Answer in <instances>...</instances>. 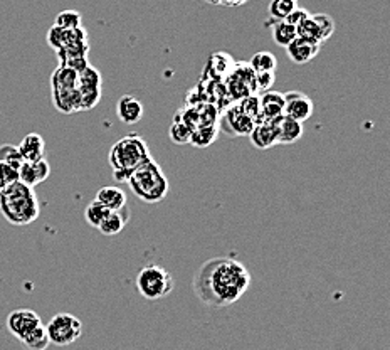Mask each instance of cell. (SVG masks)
I'll return each mask as SVG.
<instances>
[{"label":"cell","instance_id":"cell-1","mask_svg":"<svg viewBox=\"0 0 390 350\" xmlns=\"http://www.w3.org/2000/svg\"><path fill=\"white\" fill-rule=\"evenodd\" d=\"M251 285V273L232 258H212L194 276V290L200 302L209 307H229L236 303Z\"/></svg>","mask_w":390,"mask_h":350},{"label":"cell","instance_id":"cell-2","mask_svg":"<svg viewBox=\"0 0 390 350\" xmlns=\"http://www.w3.org/2000/svg\"><path fill=\"white\" fill-rule=\"evenodd\" d=\"M0 214L12 226H29L40 214L39 199L34 188L21 181L0 191Z\"/></svg>","mask_w":390,"mask_h":350},{"label":"cell","instance_id":"cell-3","mask_svg":"<svg viewBox=\"0 0 390 350\" xmlns=\"http://www.w3.org/2000/svg\"><path fill=\"white\" fill-rule=\"evenodd\" d=\"M128 186L138 199L148 204H155L165 199L168 194V181L164 170L151 157L143 160L137 169L130 174Z\"/></svg>","mask_w":390,"mask_h":350},{"label":"cell","instance_id":"cell-4","mask_svg":"<svg viewBox=\"0 0 390 350\" xmlns=\"http://www.w3.org/2000/svg\"><path fill=\"white\" fill-rule=\"evenodd\" d=\"M150 157L147 142L140 135L130 133L127 137L120 138L118 142L111 147L108 162H110L111 170H113L115 179L118 182H127L130 174L133 172L143 160Z\"/></svg>","mask_w":390,"mask_h":350},{"label":"cell","instance_id":"cell-5","mask_svg":"<svg viewBox=\"0 0 390 350\" xmlns=\"http://www.w3.org/2000/svg\"><path fill=\"white\" fill-rule=\"evenodd\" d=\"M137 288L143 298L160 300L172 293L175 280L168 269L159 264H148L137 275Z\"/></svg>","mask_w":390,"mask_h":350},{"label":"cell","instance_id":"cell-6","mask_svg":"<svg viewBox=\"0 0 390 350\" xmlns=\"http://www.w3.org/2000/svg\"><path fill=\"white\" fill-rule=\"evenodd\" d=\"M46 332L49 342L57 345V347H66L79 339L81 332H83V323L71 313H57L49 320Z\"/></svg>","mask_w":390,"mask_h":350},{"label":"cell","instance_id":"cell-7","mask_svg":"<svg viewBox=\"0 0 390 350\" xmlns=\"http://www.w3.org/2000/svg\"><path fill=\"white\" fill-rule=\"evenodd\" d=\"M40 317L34 310L29 308H19L13 310L12 313H8L7 317V329L16 339L22 340L27 337L34 329H38L40 325Z\"/></svg>","mask_w":390,"mask_h":350},{"label":"cell","instance_id":"cell-8","mask_svg":"<svg viewBox=\"0 0 390 350\" xmlns=\"http://www.w3.org/2000/svg\"><path fill=\"white\" fill-rule=\"evenodd\" d=\"M285 96V116H289L299 123L306 121L313 115V101L309 100L308 94L302 91H288L282 94Z\"/></svg>","mask_w":390,"mask_h":350},{"label":"cell","instance_id":"cell-9","mask_svg":"<svg viewBox=\"0 0 390 350\" xmlns=\"http://www.w3.org/2000/svg\"><path fill=\"white\" fill-rule=\"evenodd\" d=\"M256 120L251 118V116L242 110L241 105H236L232 108H229V111L224 116L222 121V128L232 135V137H249L251 130L254 128Z\"/></svg>","mask_w":390,"mask_h":350},{"label":"cell","instance_id":"cell-10","mask_svg":"<svg viewBox=\"0 0 390 350\" xmlns=\"http://www.w3.org/2000/svg\"><path fill=\"white\" fill-rule=\"evenodd\" d=\"M17 174H19V181L22 184L34 188L51 175V165H49L46 157H42V159L34 162H24Z\"/></svg>","mask_w":390,"mask_h":350},{"label":"cell","instance_id":"cell-11","mask_svg":"<svg viewBox=\"0 0 390 350\" xmlns=\"http://www.w3.org/2000/svg\"><path fill=\"white\" fill-rule=\"evenodd\" d=\"M251 143L259 150H266L273 145H277V130L276 121L258 120L254 123V128L249 133Z\"/></svg>","mask_w":390,"mask_h":350},{"label":"cell","instance_id":"cell-12","mask_svg":"<svg viewBox=\"0 0 390 350\" xmlns=\"http://www.w3.org/2000/svg\"><path fill=\"white\" fill-rule=\"evenodd\" d=\"M259 111H261V118L259 120H269L276 121L285 115V96L280 91H264V94L259 98Z\"/></svg>","mask_w":390,"mask_h":350},{"label":"cell","instance_id":"cell-13","mask_svg":"<svg viewBox=\"0 0 390 350\" xmlns=\"http://www.w3.org/2000/svg\"><path fill=\"white\" fill-rule=\"evenodd\" d=\"M83 39H88L86 33L83 30V27L67 30V29H61V27L57 26H52L47 33L49 46H51L56 52L61 51V49H64L66 46H69V44L76 43V40H83Z\"/></svg>","mask_w":390,"mask_h":350},{"label":"cell","instance_id":"cell-14","mask_svg":"<svg viewBox=\"0 0 390 350\" xmlns=\"http://www.w3.org/2000/svg\"><path fill=\"white\" fill-rule=\"evenodd\" d=\"M116 115L125 125H134L142 120L143 105L132 94H127L116 103Z\"/></svg>","mask_w":390,"mask_h":350},{"label":"cell","instance_id":"cell-15","mask_svg":"<svg viewBox=\"0 0 390 350\" xmlns=\"http://www.w3.org/2000/svg\"><path fill=\"white\" fill-rule=\"evenodd\" d=\"M276 130L277 145H289V143H294L303 137V123L285 115L280 120H276Z\"/></svg>","mask_w":390,"mask_h":350},{"label":"cell","instance_id":"cell-16","mask_svg":"<svg viewBox=\"0 0 390 350\" xmlns=\"http://www.w3.org/2000/svg\"><path fill=\"white\" fill-rule=\"evenodd\" d=\"M321 46H316V44L308 43V40H303L299 38H296L293 43L286 47V52H288L289 60L294 62V64H306L316 57V54L320 52Z\"/></svg>","mask_w":390,"mask_h":350},{"label":"cell","instance_id":"cell-17","mask_svg":"<svg viewBox=\"0 0 390 350\" xmlns=\"http://www.w3.org/2000/svg\"><path fill=\"white\" fill-rule=\"evenodd\" d=\"M52 103L57 111L69 115L79 110V91L74 89H52Z\"/></svg>","mask_w":390,"mask_h":350},{"label":"cell","instance_id":"cell-18","mask_svg":"<svg viewBox=\"0 0 390 350\" xmlns=\"http://www.w3.org/2000/svg\"><path fill=\"white\" fill-rule=\"evenodd\" d=\"M17 148H19L21 155L24 157L25 162H34L44 157L46 142H44V138L39 133H27Z\"/></svg>","mask_w":390,"mask_h":350},{"label":"cell","instance_id":"cell-19","mask_svg":"<svg viewBox=\"0 0 390 350\" xmlns=\"http://www.w3.org/2000/svg\"><path fill=\"white\" fill-rule=\"evenodd\" d=\"M130 219L128 208H123L120 210H111L108 218L98 226V231L105 236H116L123 231Z\"/></svg>","mask_w":390,"mask_h":350},{"label":"cell","instance_id":"cell-20","mask_svg":"<svg viewBox=\"0 0 390 350\" xmlns=\"http://www.w3.org/2000/svg\"><path fill=\"white\" fill-rule=\"evenodd\" d=\"M96 201L101 202L110 210H120L127 208V194L120 187H101L96 194Z\"/></svg>","mask_w":390,"mask_h":350},{"label":"cell","instance_id":"cell-21","mask_svg":"<svg viewBox=\"0 0 390 350\" xmlns=\"http://www.w3.org/2000/svg\"><path fill=\"white\" fill-rule=\"evenodd\" d=\"M52 89H74L78 88V73L69 66L61 64L51 76Z\"/></svg>","mask_w":390,"mask_h":350},{"label":"cell","instance_id":"cell-22","mask_svg":"<svg viewBox=\"0 0 390 350\" xmlns=\"http://www.w3.org/2000/svg\"><path fill=\"white\" fill-rule=\"evenodd\" d=\"M296 38H298V33H296L294 26L288 24L286 21L273 22V39L277 46L288 47Z\"/></svg>","mask_w":390,"mask_h":350},{"label":"cell","instance_id":"cell-23","mask_svg":"<svg viewBox=\"0 0 390 350\" xmlns=\"http://www.w3.org/2000/svg\"><path fill=\"white\" fill-rule=\"evenodd\" d=\"M249 67L254 73H276L277 60L275 57V54L263 51L254 54L253 60L249 61Z\"/></svg>","mask_w":390,"mask_h":350},{"label":"cell","instance_id":"cell-24","mask_svg":"<svg viewBox=\"0 0 390 350\" xmlns=\"http://www.w3.org/2000/svg\"><path fill=\"white\" fill-rule=\"evenodd\" d=\"M22 344H24V347L27 350H46L51 342H49V337L46 332V327L40 323L38 329H34L30 332L29 335L24 337V339L21 340Z\"/></svg>","mask_w":390,"mask_h":350},{"label":"cell","instance_id":"cell-25","mask_svg":"<svg viewBox=\"0 0 390 350\" xmlns=\"http://www.w3.org/2000/svg\"><path fill=\"white\" fill-rule=\"evenodd\" d=\"M296 33H298V38L303 40H308V43L316 44V46H323V39L320 34V29H318L316 22L313 21V17L309 16L304 19L302 24L296 27Z\"/></svg>","mask_w":390,"mask_h":350},{"label":"cell","instance_id":"cell-26","mask_svg":"<svg viewBox=\"0 0 390 350\" xmlns=\"http://www.w3.org/2000/svg\"><path fill=\"white\" fill-rule=\"evenodd\" d=\"M296 7H298L296 6V0H271V2H269L268 12L273 22H280L286 21V17H288Z\"/></svg>","mask_w":390,"mask_h":350},{"label":"cell","instance_id":"cell-27","mask_svg":"<svg viewBox=\"0 0 390 350\" xmlns=\"http://www.w3.org/2000/svg\"><path fill=\"white\" fill-rule=\"evenodd\" d=\"M111 210L105 208V205L101 204V202H98L96 199L91 201L88 204V208L86 210H84V218H86V221L89 226H93V227H96L100 226V224L105 221V219L108 218V214H110Z\"/></svg>","mask_w":390,"mask_h":350},{"label":"cell","instance_id":"cell-28","mask_svg":"<svg viewBox=\"0 0 390 350\" xmlns=\"http://www.w3.org/2000/svg\"><path fill=\"white\" fill-rule=\"evenodd\" d=\"M0 162L11 165L12 169L19 170L25 160H24V157L21 155L19 148H17L16 145H11V143H4V145H0Z\"/></svg>","mask_w":390,"mask_h":350},{"label":"cell","instance_id":"cell-29","mask_svg":"<svg viewBox=\"0 0 390 350\" xmlns=\"http://www.w3.org/2000/svg\"><path fill=\"white\" fill-rule=\"evenodd\" d=\"M215 138H217V130L214 128V125L194 128L190 133V143L197 147H209Z\"/></svg>","mask_w":390,"mask_h":350},{"label":"cell","instance_id":"cell-30","mask_svg":"<svg viewBox=\"0 0 390 350\" xmlns=\"http://www.w3.org/2000/svg\"><path fill=\"white\" fill-rule=\"evenodd\" d=\"M79 110H91L101 100V88H78Z\"/></svg>","mask_w":390,"mask_h":350},{"label":"cell","instance_id":"cell-31","mask_svg":"<svg viewBox=\"0 0 390 350\" xmlns=\"http://www.w3.org/2000/svg\"><path fill=\"white\" fill-rule=\"evenodd\" d=\"M103 79L100 71L88 66L86 69L78 73V88H101Z\"/></svg>","mask_w":390,"mask_h":350},{"label":"cell","instance_id":"cell-32","mask_svg":"<svg viewBox=\"0 0 390 350\" xmlns=\"http://www.w3.org/2000/svg\"><path fill=\"white\" fill-rule=\"evenodd\" d=\"M81 22H83V17H81L79 12L62 11L59 16L56 17V22H54V26L61 27V29L73 30V29H79Z\"/></svg>","mask_w":390,"mask_h":350},{"label":"cell","instance_id":"cell-33","mask_svg":"<svg viewBox=\"0 0 390 350\" xmlns=\"http://www.w3.org/2000/svg\"><path fill=\"white\" fill-rule=\"evenodd\" d=\"M190 133L192 128L188 127L183 120L173 121L172 127H170V138H172L175 143H180V145L182 143L190 142Z\"/></svg>","mask_w":390,"mask_h":350},{"label":"cell","instance_id":"cell-34","mask_svg":"<svg viewBox=\"0 0 390 350\" xmlns=\"http://www.w3.org/2000/svg\"><path fill=\"white\" fill-rule=\"evenodd\" d=\"M311 17H313V21L316 22L318 29H320L323 43H325V40H328L335 33V21L331 19L328 13H315V16H311Z\"/></svg>","mask_w":390,"mask_h":350},{"label":"cell","instance_id":"cell-35","mask_svg":"<svg viewBox=\"0 0 390 350\" xmlns=\"http://www.w3.org/2000/svg\"><path fill=\"white\" fill-rule=\"evenodd\" d=\"M17 181H19V174H17V170L12 169L11 165L0 162V191Z\"/></svg>","mask_w":390,"mask_h":350},{"label":"cell","instance_id":"cell-36","mask_svg":"<svg viewBox=\"0 0 390 350\" xmlns=\"http://www.w3.org/2000/svg\"><path fill=\"white\" fill-rule=\"evenodd\" d=\"M275 73H254V84L256 91H268L275 83Z\"/></svg>","mask_w":390,"mask_h":350},{"label":"cell","instance_id":"cell-37","mask_svg":"<svg viewBox=\"0 0 390 350\" xmlns=\"http://www.w3.org/2000/svg\"><path fill=\"white\" fill-rule=\"evenodd\" d=\"M306 17H309V13L308 11H304V9H299V7H296L293 12L289 13L288 17H286V22H288V24L291 26H294V27H298L299 24H302V22L306 19Z\"/></svg>","mask_w":390,"mask_h":350}]
</instances>
